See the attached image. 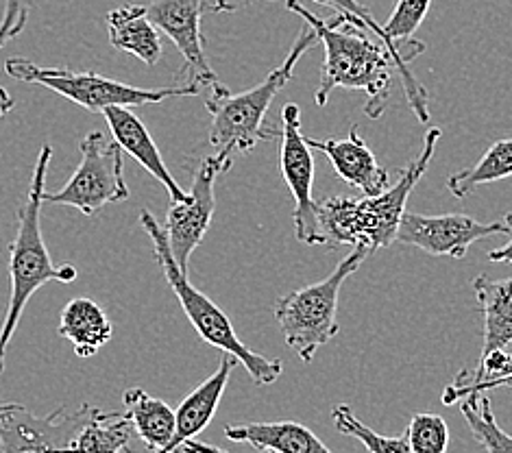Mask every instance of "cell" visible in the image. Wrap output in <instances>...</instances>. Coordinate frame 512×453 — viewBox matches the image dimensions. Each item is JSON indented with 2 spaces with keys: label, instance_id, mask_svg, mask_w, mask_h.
<instances>
[{
  "label": "cell",
  "instance_id": "cell-32",
  "mask_svg": "<svg viewBox=\"0 0 512 453\" xmlns=\"http://www.w3.org/2000/svg\"><path fill=\"white\" fill-rule=\"evenodd\" d=\"M179 451H184V453H229V451H223V449H218L214 445L199 443V440H194V438L186 440V443L181 445Z\"/></svg>",
  "mask_w": 512,
  "mask_h": 453
},
{
  "label": "cell",
  "instance_id": "cell-2",
  "mask_svg": "<svg viewBox=\"0 0 512 453\" xmlns=\"http://www.w3.org/2000/svg\"><path fill=\"white\" fill-rule=\"evenodd\" d=\"M443 138L441 129L425 133L421 153L399 173L393 186L373 197L349 199L332 197L319 203V227L327 247H364L369 253L390 247L397 240L401 218L408 212V197L428 173L436 146Z\"/></svg>",
  "mask_w": 512,
  "mask_h": 453
},
{
  "label": "cell",
  "instance_id": "cell-5",
  "mask_svg": "<svg viewBox=\"0 0 512 453\" xmlns=\"http://www.w3.org/2000/svg\"><path fill=\"white\" fill-rule=\"evenodd\" d=\"M140 225L144 227V231L149 234L153 242L155 260L160 264L170 290L175 292L181 310H184L190 325L197 329V334L203 338V342L221 349L223 353L234 355V358L245 366L247 373L251 375L253 384L258 386L275 384L284 373L282 360L266 358L262 353L251 351L245 342L238 338L234 325L229 321V316L218 308L210 297L203 295L199 288H194L190 284L188 275L181 273V268L175 262V255L170 251L166 229L157 223V218L151 212L144 210L140 214Z\"/></svg>",
  "mask_w": 512,
  "mask_h": 453
},
{
  "label": "cell",
  "instance_id": "cell-39",
  "mask_svg": "<svg viewBox=\"0 0 512 453\" xmlns=\"http://www.w3.org/2000/svg\"><path fill=\"white\" fill-rule=\"evenodd\" d=\"M510 390H512V388H510Z\"/></svg>",
  "mask_w": 512,
  "mask_h": 453
},
{
  "label": "cell",
  "instance_id": "cell-31",
  "mask_svg": "<svg viewBox=\"0 0 512 453\" xmlns=\"http://www.w3.org/2000/svg\"><path fill=\"white\" fill-rule=\"evenodd\" d=\"M502 377H512V355L504 349L482 355L478 373L471 375V379H475V382H486V379H502Z\"/></svg>",
  "mask_w": 512,
  "mask_h": 453
},
{
  "label": "cell",
  "instance_id": "cell-25",
  "mask_svg": "<svg viewBox=\"0 0 512 453\" xmlns=\"http://www.w3.org/2000/svg\"><path fill=\"white\" fill-rule=\"evenodd\" d=\"M332 419L336 430L345 436L360 440L369 449V453H412L408 436H384L373 432L369 425H364L349 406H336L332 410Z\"/></svg>",
  "mask_w": 512,
  "mask_h": 453
},
{
  "label": "cell",
  "instance_id": "cell-35",
  "mask_svg": "<svg viewBox=\"0 0 512 453\" xmlns=\"http://www.w3.org/2000/svg\"><path fill=\"white\" fill-rule=\"evenodd\" d=\"M238 0H216L212 11H236Z\"/></svg>",
  "mask_w": 512,
  "mask_h": 453
},
{
  "label": "cell",
  "instance_id": "cell-33",
  "mask_svg": "<svg viewBox=\"0 0 512 453\" xmlns=\"http://www.w3.org/2000/svg\"><path fill=\"white\" fill-rule=\"evenodd\" d=\"M491 262H502V264H512V240L504 244L502 249H495L489 253Z\"/></svg>",
  "mask_w": 512,
  "mask_h": 453
},
{
  "label": "cell",
  "instance_id": "cell-23",
  "mask_svg": "<svg viewBox=\"0 0 512 453\" xmlns=\"http://www.w3.org/2000/svg\"><path fill=\"white\" fill-rule=\"evenodd\" d=\"M508 177H512V140H499L478 159V164L451 175L447 179V190L456 199H467L480 186Z\"/></svg>",
  "mask_w": 512,
  "mask_h": 453
},
{
  "label": "cell",
  "instance_id": "cell-9",
  "mask_svg": "<svg viewBox=\"0 0 512 453\" xmlns=\"http://www.w3.org/2000/svg\"><path fill=\"white\" fill-rule=\"evenodd\" d=\"M231 162H234L231 151H218L216 155L203 157L197 170H194L188 201H170L164 229L181 273L188 275L192 253L197 251L212 225L216 210V179L231 168Z\"/></svg>",
  "mask_w": 512,
  "mask_h": 453
},
{
  "label": "cell",
  "instance_id": "cell-14",
  "mask_svg": "<svg viewBox=\"0 0 512 453\" xmlns=\"http://www.w3.org/2000/svg\"><path fill=\"white\" fill-rule=\"evenodd\" d=\"M306 142L310 149L325 153V157L332 162L336 175L349 183L351 188H358L364 197H373V194H380L390 186L388 170L380 166L367 142L360 138L358 127H351L345 140L306 138Z\"/></svg>",
  "mask_w": 512,
  "mask_h": 453
},
{
  "label": "cell",
  "instance_id": "cell-36",
  "mask_svg": "<svg viewBox=\"0 0 512 453\" xmlns=\"http://www.w3.org/2000/svg\"><path fill=\"white\" fill-rule=\"evenodd\" d=\"M249 3H253V0H238V9H240V7H245V5H249Z\"/></svg>",
  "mask_w": 512,
  "mask_h": 453
},
{
  "label": "cell",
  "instance_id": "cell-19",
  "mask_svg": "<svg viewBox=\"0 0 512 453\" xmlns=\"http://www.w3.org/2000/svg\"><path fill=\"white\" fill-rule=\"evenodd\" d=\"M57 332L70 342L79 358H92L112 340L114 325L99 303L88 297H77L66 303Z\"/></svg>",
  "mask_w": 512,
  "mask_h": 453
},
{
  "label": "cell",
  "instance_id": "cell-27",
  "mask_svg": "<svg viewBox=\"0 0 512 453\" xmlns=\"http://www.w3.org/2000/svg\"><path fill=\"white\" fill-rule=\"evenodd\" d=\"M432 0H397L393 14L386 20L384 31L393 42L410 40L428 18Z\"/></svg>",
  "mask_w": 512,
  "mask_h": 453
},
{
  "label": "cell",
  "instance_id": "cell-22",
  "mask_svg": "<svg viewBox=\"0 0 512 453\" xmlns=\"http://www.w3.org/2000/svg\"><path fill=\"white\" fill-rule=\"evenodd\" d=\"M133 423L123 412H103L96 408L77 438L72 440L70 453H123L129 451Z\"/></svg>",
  "mask_w": 512,
  "mask_h": 453
},
{
  "label": "cell",
  "instance_id": "cell-3",
  "mask_svg": "<svg viewBox=\"0 0 512 453\" xmlns=\"http://www.w3.org/2000/svg\"><path fill=\"white\" fill-rule=\"evenodd\" d=\"M53 149L48 144L42 146L38 162L33 168L29 194L18 210V231L16 238L9 247V279H11V295L5 310L3 325H0V373L5 371V358L9 342L14 338L20 325V318L31 297L44 284H72L77 279V268L64 264L53 266L51 255H48L46 242L42 236V194L46 192V175L48 164H51Z\"/></svg>",
  "mask_w": 512,
  "mask_h": 453
},
{
  "label": "cell",
  "instance_id": "cell-17",
  "mask_svg": "<svg viewBox=\"0 0 512 453\" xmlns=\"http://www.w3.org/2000/svg\"><path fill=\"white\" fill-rule=\"evenodd\" d=\"M225 436L234 443H249L260 451L273 453H334L306 425L295 421L240 423L227 425Z\"/></svg>",
  "mask_w": 512,
  "mask_h": 453
},
{
  "label": "cell",
  "instance_id": "cell-15",
  "mask_svg": "<svg viewBox=\"0 0 512 453\" xmlns=\"http://www.w3.org/2000/svg\"><path fill=\"white\" fill-rule=\"evenodd\" d=\"M107 127L112 131L116 144L123 149L127 155H131L136 162L146 170V173L153 175L157 181L162 183L166 192L170 194V201L175 203H186L190 194L181 190L175 177L170 175V170L164 164V157L157 149L155 140L151 138L149 129L144 127V122L131 112L129 107H109L103 112Z\"/></svg>",
  "mask_w": 512,
  "mask_h": 453
},
{
  "label": "cell",
  "instance_id": "cell-38",
  "mask_svg": "<svg viewBox=\"0 0 512 453\" xmlns=\"http://www.w3.org/2000/svg\"><path fill=\"white\" fill-rule=\"evenodd\" d=\"M175 453H184V451H175Z\"/></svg>",
  "mask_w": 512,
  "mask_h": 453
},
{
  "label": "cell",
  "instance_id": "cell-21",
  "mask_svg": "<svg viewBox=\"0 0 512 453\" xmlns=\"http://www.w3.org/2000/svg\"><path fill=\"white\" fill-rule=\"evenodd\" d=\"M127 416L138 432L144 447L157 453L162 451L175 434V410L166 401L151 397L142 388H129L125 393Z\"/></svg>",
  "mask_w": 512,
  "mask_h": 453
},
{
  "label": "cell",
  "instance_id": "cell-1",
  "mask_svg": "<svg viewBox=\"0 0 512 453\" xmlns=\"http://www.w3.org/2000/svg\"><path fill=\"white\" fill-rule=\"evenodd\" d=\"M286 7L292 14L301 16L319 35L325 46L323 77L319 90L314 94V101L319 107H325L329 94L336 88L345 90H362L367 92V105L364 114L369 118H380L390 99L395 72L404 83L408 103L412 112L417 114L419 122H430V94L417 77L410 72V64L417 59L425 48H410L399 51L386 44L382 38H371L367 31V22L353 16L336 14L334 20L325 22L310 9L303 7L299 0H286Z\"/></svg>",
  "mask_w": 512,
  "mask_h": 453
},
{
  "label": "cell",
  "instance_id": "cell-29",
  "mask_svg": "<svg viewBox=\"0 0 512 453\" xmlns=\"http://www.w3.org/2000/svg\"><path fill=\"white\" fill-rule=\"evenodd\" d=\"M493 388H512V377L475 382V379H471V373L460 371L454 382L445 388L443 403L445 406H454V403H460L469 395H480V393H486V390H493Z\"/></svg>",
  "mask_w": 512,
  "mask_h": 453
},
{
  "label": "cell",
  "instance_id": "cell-26",
  "mask_svg": "<svg viewBox=\"0 0 512 453\" xmlns=\"http://www.w3.org/2000/svg\"><path fill=\"white\" fill-rule=\"evenodd\" d=\"M406 436L412 453H447L449 427L443 416L432 412L412 414Z\"/></svg>",
  "mask_w": 512,
  "mask_h": 453
},
{
  "label": "cell",
  "instance_id": "cell-34",
  "mask_svg": "<svg viewBox=\"0 0 512 453\" xmlns=\"http://www.w3.org/2000/svg\"><path fill=\"white\" fill-rule=\"evenodd\" d=\"M14 105H16L14 96H11L5 88H0V120L9 114L11 109H14Z\"/></svg>",
  "mask_w": 512,
  "mask_h": 453
},
{
  "label": "cell",
  "instance_id": "cell-12",
  "mask_svg": "<svg viewBox=\"0 0 512 453\" xmlns=\"http://www.w3.org/2000/svg\"><path fill=\"white\" fill-rule=\"evenodd\" d=\"M512 227L506 223H480L467 214L423 216L406 212L401 218L397 240L417 247L434 257L462 260L471 244L493 236H508Z\"/></svg>",
  "mask_w": 512,
  "mask_h": 453
},
{
  "label": "cell",
  "instance_id": "cell-30",
  "mask_svg": "<svg viewBox=\"0 0 512 453\" xmlns=\"http://www.w3.org/2000/svg\"><path fill=\"white\" fill-rule=\"evenodd\" d=\"M35 0H5L3 20H0V51L27 27Z\"/></svg>",
  "mask_w": 512,
  "mask_h": 453
},
{
  "label": "cell",
  "instance_id": "cell-6",
  "mask_svg": "<svg viewBox=\"0 0 512 453\" xmlns=\"http://www.w3.org/2000/svg\"><path fill=\"white\" fill-rule=\"evenodd\" d=\"M369 251L353 247L343 262L323 281L292 290L275 303V321L282 329L286 345L303 362H312L316 351L338 334V297L345 281L367 260Z\"/></svg>",
  "mask_w": 512,
  "mask_h": 453
},
{
  "label": "cell",
  "instance_id": "cell-24",
  "mask_svg": "<svg viewBox=\"0 0 512 453\" xmlns=\"http://www.w3.org/2000/svg\"><path fill=\"white\" fill-rule=\"evenodd\" d=\"M462 416L469 425L473 438L489 453H512V436L504 432L495 421L491 410V399L484 393L469 395L462 399Z\"/></svg>",
  "mask_w": 512,
  "mask_h": 453
},
{
  "label": "cell",
  "instance_id": "cell-13",
  "mask_svg": "<svg viewBox=\"0 0 512 453\" xmlns=\"http://www.w3.org/2000/svg\"><path fill=\"white\" fill-rule=\"evenodd\" d=\"M146 9L155 27L166 33L184 55V68L177 75V85L194 83L201 90H210L216 85L218 79L205 57V40L201 33V18L210 9L205 0H153Z\"/></svg>",
  "mask_w": 512,
  "mask_h": 453
},
{
  "label": "cell",
  "instance_id": "cell-18",
  "mask_svg": "<svg viewBox=\"0 0 512 453\" xmlns=\"http://www.w3.org/2000/svg\"><path fill=\"white\" fill-rule=\"evenodd\" d=\"M109 44L116 51L129 53L146 66H157L162 59L160 29L149 18V9L144 5H123L107 14Z\"/></svg>",
  "mask_w": 512,
  "mask_h": 453
},
{
  "label": "cell",
  "instance_id": "cell-11",
  "mask_svg": "<svg viewBox=\"0 0 512 453\" xmlns=\"http://www.w3.org/2000/svg\"><path fill=\"white\" fill-rule=\"evenodd\" d=\"M64 412L38 416L22 403H0V453H70L72 440L96 408L83 403L72 414Z\"/></svg>",
  "mask_w": 512,
  "mask_h": 453
},
{
  "label": "cell",
  "instance_id": "cell-4",
  "mask_svg": "<svg viewBox=\"0 0 512 453\" xmlns=\"http://www.w3.org/2000/svg\"><path fill=\"white\" fill-rule=\"evenodd\" d=\"M319 42V35L308 24V29H303L297 35L284 64L277 66L255 88L240 94H231L221 81L212 85L205 103L207 114L212 116L210 144L216 146L218 151L249 153L258 142L279 138V129L264 127L268 107L273 105L275 96L290 83L292 75H295L297 61Z\"/></svg>",
  "mask_w": 512,
  "mask_h": 453
},
{
  "label": "cell",
  "instance_id": "cell-20",
  "mask_svg": "<svg viewBox=\"0 0 512 453\" xmlns=\"http://www.w3.org/2000/svg\"><path fill=\"white\" fill-rule=\"evenodd\" d=\"M473 292L484 316V349L482 355L512 345V277L495 281L478 275L473 281Z\"/></svg>",
  "mask_w": 512,
  "mask_h": 453
},
{
  "label": "cell",
  "instance_id": "cell-10",
  "mask_svg": "<svg viewBox=\"0 0 512 453\" xmlns=\"http://www.w3.org/2000/svg\"><path fill=\"white\" fill-rule=\"evenodd\" d=\"M279 168L286 186L295 199V236L301 244H325L319 227V203L312 197L314 157L301 133V109L288 103L282 109V129H279Z\"/></svg>",
  "mask_w": 512,
  "mask_h": 453
},
{
  "label": "cell",
  "instance_id": "cell-8",
  "mask_svg": "<svg viewBox=\"0 0 512 453\" xmlns=\"http://www.w3.org/2000/svg\"><path fill=\"white\" fill-rule=\"evenodd\" d=\"M123 149L105 142L101 131L81 140V162L62 190L44 192L42 203L75 207L85 216L99 214L105 205L123 203L131 197L123 175Z\"/></svg>",
  "mask_w": 512,
  "mask_h": 453
},
{
  "label": "cell",
  "instance_id": "cell-37",
  "mask_svg": "<svg viewBox=\"0 0 512 453\" xmlns=\"http://www.w3.org/2000/svg\"><path fill=\"white\" fill-rule=\"evenodd\" d=\"M506 225H510V227H512V214H508V216H506Z\"/></svg>",
  "mask_w": 512,
  "mask_h": 453
},
{
  "label": "cell",
  "instance_id": "cell-7",
  "mask_svg": "<svg viewBox=\"0 0 512 453\" xmlns=\"http://www.w3.org/2000/svg\"><path fill=\"white\" fill-rule=\"evenodd\" d=\"M5 72L16 81L35 83L64 96L92 114H103L109 107H140V105H160L168 99H181V96H197L203 90L199 85L186 83L164 90H146L127 85L114 79L96 75V72H75L70 68H42L24 57H11L5 61Z\"/></svg>",
  "mask_w": 512,
  "mask_h": 453
},
{
  "label": "cell",
  "instance_id": "cell-28",
  "mask_svg": "<svg viewBox=\"0 0 512 453\" xmlns=\"http://www.w3.org/2000/svg\"><path fill=\"white\" fill-rule=\"evenodd\" d=\"M314 3H321L325 7H332L336 14H345V16H353V18L364 20V22H367V27L377 35V38H382L386 44H390L393 48H399V51H410V48H425L423 42L414 40V38L401 40V42L390 40L382 24H377L371 11L364 7L362 3H358V0H314Z\"/></svg>",
  "mask_w": 512,
  "mask_h": 453
},
{
  "label": "cell",
  "instance_id": "cell-16",
  "mask_svg": "<svg viewBox=\"0 0 512 453\" xmlns=\"http://www.w3.org/2000/svg\"><path fill=\"white\" fill-rule=\"evenodd\" d=\"M236 358L231 353H223L221 364L214 375H210L205 382L194 388L192 393L181 401V406L175 412V434L170 438V443L157 453H175L181 449V445L186 440H192L194 436H199L207 425L212 423L214 414L218 410V403H221L229 377L234 373Z\"/></svg>",
  "mask_w": 512,
  "mask_h": 453
}]
</instances>
